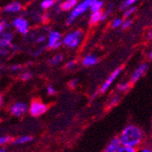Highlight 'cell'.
<instances>
[{
  "instance_id": "obj_32",
  "label": "cell",
  "mask_w": 152,
  "mask_h": 152,
  "mask_svg": "<svg viewBox=\"0 0 152 152\" xmlns=\"http://www.w3.org/2000/svg\"><path fill=\"white\" fill-rule=\"evenodd\" d=\"M45 40H46V37H45V36H42V37H38L37 42H38V43H42V42H44Z\"/></svg>"
},
{
  "instance_id": "obj_36",
  "label": "cell",
  "mask_w": 152,
  "mask_h": 152,
  "mask_svg": "<svg viewBox=\"0 0 152 152\" xmlns=\"http://www.w3.org/2000/svg\"><path fill=\"white\" fill-rule=\"evenodd\" d=\"M4 27H5V24H4V23H0V32H2V31H3Z\"/></svg>"
},
{
  "instance_id": "obj_15",
  "label": "cell",
  "mask_w": 152,
  "mask_h": 152,
  "mask_svg": "<svg viewBox=\"0 0 152 152\" xmlns=\"http://www.w3.org/2000/svg\"><path fill=\"white\" fill-rule=\"evenodd\" d=\"M11 40H12V35L6 33V34H4L1 40H0V45H1L2 47H7L10 44Z\"/></svg>"
},
{
  "instance_id": "obj_26",
  "label": "cell",
  "mask_w": 152,
  "mask_h": 152,
  "mask_svg": "<svg viewBox=\"0 0 152 152\" xmlns=\"http://www.w3.org/2000/svg\"><path fill=\"white\" fill-rule=\"evenodd\" d=\"M121 25H122V20L120 18H118V19H115L113 21V23L111 24V26L112 27H118V26H119Z\"/></svg>"
},
{
  "instance_id": "obj_30",
  "label": "cell",
  "mask_w": 152,
  "mask_h": 152,
  "mask_svg": "<svg viewBox=\"0 0 152 152\" xmlns=\"http://www.w3.org/2000/svg\"><path fill=\"white\" fill-rule=\"evenodd\" d=\"M131 25V20H127L126 22H124L123 23V25H122V26H123V28H128V27L129 26Z\"/></svg>"
},
{
  "instance_id": "obj_34",
  "label": "cell",
  "mask_w": 152,
  "mask_h": 152,
  "mask_svg": "<svg viewBox=\"0 0 152 152\" xmlns=\"http://www.w3.org/2000/svg\"><path fill=\"white\" fill-rule=\"evenodd\" d=\"M61 44H62V43H61V42H60V41H59V42H58V43H57L56 45H55V46H54V48H53V49H56V48H59V47L61 46Z\"/></svg>"
},
{
  "instance_id": "obj_27",
  "label": "cell",
  "mask_w": 152,
  "mask_h": 152,
  "mask_svg": "<svg viewBox=\"0 0 152 152\" xmlns=\"http://www.w3.org/2000/svg\"><path fill=\"white\" fill-rule=\"evenodd\" d=\"M77 83H78V80H77V78H75V79L71 80L69 83H68V85H69V87H70L71 88H75L77 86Z\"/></svg>"
},
{
  "instance_id": "obj_19",
  "label": "cell",
  "mask_w": 152,
  "mask_h": 152,
  "mask_svg": "<svg viewBox=\"0 0 152 152\" xmlns=\"http://www.w3.org/2000/svg\"><path fill=\"white\" fill-rule=\"evenodd\" d=\"M129 82H121V83H119L118 84V89L119 90V91H126V90H128V88H129Z\"/></svg>"
},
{
  "instance_id": "obj_10",
  "label": "cell",
  "mask_w": 152,
  "mask_h": 152,
  "mask_svg": "<svg viewBox=\"0 0 152 152\" xmlns=\"http://www.w3.org/2000/svg\"><path fill=\"white\" fill-rule=\"evenodd\" d=\"M82 36V31L81 30H76L74 33L72 34H68L64 39H63V43L66 46H69L70 43L75 39V38H80V37Z\"/></svg>"
},
{
  "instance_id": "obj_37",
  "label": "cell",
  "mask_w": 152,
  "mask_h": 152,
  "mask_svg": "<svg viewBox=\"0 0 152 152\" xmlns=\"http://www.w3.org/2000/svg\"><path fill=\"white\" fill-rule=\"evenodd\" d=\"M18 68H19L18 66H13L11 67V69H12V70H16V69H18Z\"/></svg>"
},
{
  "instance_id": "obj_20",
  "label": "cell",
  "mask_w": 152,
  "mask_h": 152,
  "mask_svg": "<svg viewBox=\"0 0 152 152\" xmlns=\"http://www.w3.org/2000/svg\"><path fill=\"white\" fill-rule=\"evenodd\" d=\"M117 152H137V149L134 148H130V147L120 146V148H118Z\"/></svg>"
},
{
  "instance_id": "obj_25",
  "label": "cell",
  "mask_w": 152,
  "mask_h": 152,
  "mask_svg": "<svg viewBox=\"0 0 152 152\" xmlns=\"http://www.w3.org/2000/svg\"><path fill=\"white\" fill-rule=\"evenodd\" d=\"M21 77H22V79H23V80H25V81L29 80V79L32 77V74H31V73H29V72H26V73H24V74L21 76Z\"/></svg>"
},
{
  "instance_id": "obj_18",
  "label": "cell",
  "mask_w": 152,
  "mask_h": 152,
  "mask_svg": "<svg viewBox=\"0 0 152 152\" xmlns=\"http://www.w3.org/2000/svg\"><path fill=\"white\" fill-rule=\"evenodd\" d=\"M63 59V57H62V55H57V56H55L50 61V65H58V63H60Z\"/></svg>"
},
{
  "instance_id": "obj_16",
  "label": "cell",
  "mask_w": 152,
  "mask_h": 152,
  "mask_svg": "<svg viewBox=\"0 0 152 152\" xmlns=\"http://www.w3.org/2000/svg\"><path fill=\"white\" fill-rule=\"evenodd\" d=\"M77 4V0H67L61 5V9L64 11H67L70 8H72Z\"/></svg>"
},
{
  "instance_id": "obj_13",
  "label": "cell",
  "mask_w": 152,
  "mask_h": 152,
  "mask_svg": "<svg viewBox=\"0 0 152 152\" xmlns=\"http://www.w3.org/2000/svg\"><path fill=\"white\" fill-rule=\"evenodd\" d=\"M103 3L101 1H99V0H91V3H90V9L91 11L96 12V11H100V8L102 7Z\"/></svg>"
},
{
  "instance_id": "obj_28",
  "label": "cell",
  "mask_w": 152,
  "mask_h": 152,
  "mask_svg": "<svg viewBox=\"0 0 152 152\" xmlns=\"http://www.w3.org/2000/svg\"><path fill=\"white\" fill-rule=\"evenodd\" d=\"M135 10H136V7H132V8H130L129 10H128L125 14H124V17H125V18H128L129 15H131V13H133Z\"/></svg>"
},
{
  "instance_id": "obj_22",
  "label": "cell",
  "mask_w": 152,
  "mask_h": 152,
  "mask_svg": "<svg viewBox=\"0 0 152 152\" xmlns=\"http://www.w3.org/2000/svg\"><path fill=\"white\" fill-rule=\"evenodd\" d=\"M11 140V137H7V136H3V137H0V145H4L8 143Z\"/></svg>"
},
{
  "instance_id": "obj_35",
  "label": "cell",
  "mask_w": 152,
  "mask_h": 152,
  "mask_svg": "<svg viewBox=\"0 0 152 152\" xmlns=\"http://www.w3.org/2000/svg\"><path fill=\"white\" fill-rule=\"evenodd\" d=\"M2 105H3V96L1 94H0V108L2 107Z\"/></svg>"
},
{
  "instance_id": "obj_9",
  "label": "cell",
  "mask_w": 152,
  "mask_h": 152,
  "mask_svg": "<svg viewBox=\"0 0 152 152\" xmlns=\"http://www.w3.org/2000/svg\"><path fill=\"white\" fill-rule=\"evenodd\" d=\"M61 38V34L57 32V31H53L49 34V39H48V47L50 48H53L54 46L56 45L58 42L60 41Z\"/></svg>"
},
{
  "instance_id": "obj_3",
  "label": "cell",
  "mask_w": 152,
  "mask_h": 152,
  "mask_svg": "<svg viewBox=\"0 0 152 152\" xmlns=\"http://www.w3.org/2000/svg\"><path fill=\"white\" fill-rule=\"evenodd\" d=\"M90 3H91V0H85V1L83 2V3H81L78 7H77L74 9V11L72 12V14H71V16L69 17V18H68L66 24H67V25L71 24V23L74 21V19H75L77 16H79L80 14H82L83 12H85V11L87 10V8L89 7Z\"/></svg>"
},
{
  "instance_id": "obj_1",
  "label": "cell",
  "mask_w": 152,
  "mask_h": 152,
  "mask_svg": "<svg viewBox=\"0 0 152 152\" xmlns=\"http://www.w3.org/2000/svg\"><path fill=\"white\" fill-rule=\"evenodd\" d=\"M143 132L140 128L135 125H129L124 129L118 137L121 146H126L136 148L143 140Z\"/></svg>"
},
{
  "instance_id": "obj_2",
  "label": "cell",
  "mask_w": 152,
  "mask_h": 152,
  "mask_svg": "<svg viewBox=\"0 0 152 152\" xmlns=\"http://www.w3.org/2000/svg\"><path fill=\"white\" fill-rule=\"evenodd\" d=\"M48 111V106L40 100H34L29 107V113L33 117H40Z\"/></svg>"
},
{
  "instance_id": "obj_24",
  "label": "cell",
  "mask_w": 152,
  "mask_h": 152,
  "mask_svg": "<svg viewBox=\"0 0 152 152\" xmlns=\"http://www.w3.org/2000/svg\"><path fill=\"white\" fill-rule=\"evenodd\" d=\"M47 93H48L49 96H53V95H55V94L57 93V91H56V89L54 88V87L48 86V87L47 88Z\"/></svg>"
},
{
  "instance_id": "obj_7",
  "label": "cell",
  "mask_w": 152,
  "mask_h": 152,
  "mask_svg": "<svg viewBox=\"0 0 152 152\" xmlns=\"http://www.w3.org/2000/svg\"><path fill=\"white\" fill-rule=\"evenodd\" d=\"M14 26H16L18 30L21 34H26L27 30H28V23L26 22V20L22 19V18H17L15 21L13 22Z\"/></svg>"
},
{
  "instance_id": "obj_8",
  "label": "cell",
  "mask_w": 152,
  "mask_h": 152,
  "mask_svg": "<svg viewBox=\"0 0 152 152\" xmlns=\"http://www.w3.org/2000/svg\"><path fill=\"white\" fill-rule=\"evenodd\" d=\"M120 140L118 139V137H114V139L108 143V145L105 148L103 152H117L118 148H120Z\"/></svg>"
},
{
  "instance_id": "obj_4",
  "label": "cell",
  "mask_w": 152,
  "mask_h": 152,
  "mask_svg": "<svg viewBox=\"0 0 152 152\" xmlns=\"http://www.w3.org/2000/svg\"><path fill=\"white\" fill-rule=\"evenodd\" d=\"M122 69H123V67H122V66L117 68V69H116L114 72H112L111 75H110V76L107 78V80L103 83L102 86L100 87V92H101V93L106 92V91L109 88V87L111 86L112 83L116 80V78L120 75V73L122 72Z\"/></svg>"
},
{
  "instance_id": "obj_33",
  "label": "cell",
  "mask_w": 152,
  "mask_h": 152,
  "mask_svg": "<svg viewBox=\"0 0 152 152\" xmlns=\"http://www.w3.org/2000/svg\"><path fill=\"white\" fill-rule=\"evenodd\" d=\"M140 152H151V149L148 148H142Z\"/></svg>"
},
{
  "instance_id": "obj_17",
  "label": "cell",
  "mask_w": 152,
  "mask_h": 152,
  "mask_svg": "<svg viewBox=\"0 0 152 152\" xmlns=\"http://www.w3.org/2000/svg\"><path fill=\"white\" fill-rule=\"evenodd\" d=\"M102 14L103 13L101 11L94 12L91 15V18H90V25H93V24H96V22H99L100 20V18L102 16Z\"/></svg>"
},
{
  "instance_id": "obj_14",
  "label": "cell",
  "mask_w": 152,
  "mask_h": 152,
  "mask_svg": "<svg viewBox=\"0 0 152 152\" xmlns=\"http://www.w3.org/2000/svg\"><path fill=\"white\" fill-rule=\"evenodd\" d=\"M21 8V5L18 2H14L12 4H9L8 6L6 7L5 11L7 12H18Z\"/></svg>"
},
{
  "instance_id": "obj_11",
  "label": "cell",
  "mask_w": 152,
  "mask_h": 152,
  "mask_svg": "<svg viewBox=\"0 0 152 152\" xmlns=\"http://www.w3.org/2000/svg\"><path fill=\"white\" fill-rule=\"evenodd\" d=\"M98 63V58L93 55H88L82 60V65L85 66H90Z\"/></svg>"
},
{
  "instance_id": "obj_23",
  "label": "cell",
  "mask_w": 152,
  "mask_h": 152,
  "mask_svg": "<svg viewBox=\"0 0 152 152\" xmlns=\"http://www.w3.org/2000/svg\"><path fill=\"white\" fill-rule=\"evenodd\" d=\"M118 100H119V96L118 95H117V96H115L114 98L110 100V103H109V106H108V107L110 108V107H112L113 106H115L118 102Z\"/></svg>"
},
{
  "instance_id": "obj_12",
  "label": "cell",
  "mask_w": 152,
  "mask_h": 152,
  "mask_svg": "<svg viewBox=\"0 0 152 152\" xmlns=\"http://www.w3.org/2000/svg\"><path fill=\"white\" fill-rule=\"evenodd\" d=\"M32 140H33V137L31 136H21L14 140L13 143L17 145H22V144H26V143L32 141Z\"/></svg>"
},
{
  "instance_id": "obj_29",
  "label": "cell",
  "mask_w": 152,
  "mask_h": 152,
  "mask_svg": "<svg viewBox=\"0 0 152 152\" xmlns=\"http://www.w3.org/2000/svg\"><path fill=\"white\" fill-rule=\"evenodd\" d=\"M75 64H76V61H74V60H71V61H69L67 64H66V67L67 68V69H69V68H72L74 66H75Z\"/></svg>"
},
{
  "instance_id": "obj_38",
  "label": "cell",
  "mask_w": 152,
  "mask_h": 152,
  "mask_svg": "<svg viewBox=\"0 0 152 152\" xmlns=\"http://www.w3.org/2000/svg\"><path fill=\"white\" fill-rule=\"evenodd\" d=\"M0 152H7V150L5 148H0Z\"/></svg>"
},
{
  "instance_id": "obj_6",
  "label": "cell",
  "mask_w": 152,
  "mask_h": 152,
  "mask_svg": "<svg viewBox=\"0 0 152 152\" xmlns=\"http://www.w3.org/2000/svg\"><path fill=\"white\" fill-rule=\"evenodd\" d=\"M147 69H148V65H147V64H142V65H140V66L134 71V73L132 74L131 78H130V82H131V83L137 82V80H139V79L145 74V72L147 71Z\"/></svg>"
},
{
  "instance_id": "obj_5",
  "label": "cell",
  "mask_w": 152,
  "mask_h": 152,
  "mask_svg": "<svg viewBox=\"0 0 152 152\" xmlns=\"http://www.w3.org/2000/svg\"><path fill=\"white\" fill-rule=\"evenodd\" d=\"M27 110V107L25 103L22 102H17L15 104H13L10 107V112L14 116L20 117L23 114H25Z\"/></svg>"
},
{
  "instance_id": "obj_31",
  "label": "cell",
  "mask_w": 152,
  "mask_h": 152,
  "mask_svg": "<svg viewBox=\"0 0 152 152\" xmlns=\"http://www.w3.org/2000/svg\"><path fill=\"white\" fill-rule=\"evenodd\" d=\"M137 0H127V1L125 2V4H124V7H128V6H130L132 5L134 2H136Z\"/></svg>"
},
{
  "instance_id": "obj_21",
  "label": "cell",
  "mask_w": 152,
  "mask_h": 152,
  "mask_svg": "<svg viewBox=\"0 0 152 152\" xmlns=\"http://www.w3.org/2000/svg\"><path fill=\"white\" fill-rule=\"evenodd\" d=\"M54 3H55L54 0H45V1L42 2V4H41V7L43 8H48L52 5H54Z\"/></svg>"
}]
</instances>
